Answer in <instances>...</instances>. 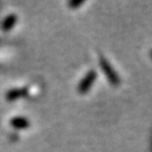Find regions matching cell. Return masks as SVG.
<instances>
[{"label":"cell","mask_w":152,"mask_h":152,"mask_svg":"<svg viewBox=\"0 0 152 152\" xmlns=\"http://www.w3.org/2000/svg\"><path fill=\"white\" fill-rule=\"evenodd\" d=\"M99 64H100V66H102V71L104 72V74H106V76H107V78L109 79L110 81H111L112 85H114V86H117V85H118V83H119L118 76L116 75L115 71H114V70L112 69L111 64H110L109 62H108V60L106 59L104 57L100 56Z\"/></svg>","instance_id":"cell-1"},{"label":"cell","mask_w":152,"mask_h":152,"mask_svg":"<svg viewBox=\"0 0 152 152\" xmlns=\"http://www.w3.org/2000/svg\"><path fill=\"white\" fill-rule=\"evenodd\" d=\"M96 79V72L95 71H90L88 72V74L83 77V79L80 81L78 87V91L80 93H86L89 89L91 88L92 83H94V80Z\"/></svg>","instance_id":"cell-2"},{"label":"cell","mask_w":152,"mask_h":152,"mask_svg":"<svg viewBox=\"0 0 152 152\" xmlns=\"http://www.w3.org/2000/svg\"><path fill=\"white\" fill-rule=\"evenodd\" d=\"M26 95V89L23 88H15L10 90L7 93V99L10 102H13V100H16L17 98H20L22 96Z\"/></svg>","instance_id":"cell-3"},{"label":"cell","mask_w":152,"mask_h":152,"mask_svg":"<svg viewBox=\"0 0 152 152\" xmlns=\"http://www.w3.org/2000/svg\"><path fill=\"white\" fill-rule=\"evenodd\" d=\"M11 125L14 127L15 129H26L30 126V121L26 118L21 116H17L11 121Z\"/></svg>","instance_id":"cell-4"},{"label":"cell","mask_w":152,"mask_h":152,"mask_svg":"<svg viewBox=\"0 0 152 152\" xmlns=\"http://www.w3.org/2000/svg\"><path fill=\"white\" fill-rule=\"evenodd\" d=\"M17 21V17L15 15H10L7 16V18L4 19V21L2 22V30L3 31H10V30H12L13 26H15Z\"/></svg>","instance_id":"cell-5"},{"label":"cell","mask_w":152,"mask_h":152,"mask_svg":"<svg viewBox=\"0 0 152 152\" xmlns=\"http://www.w3.org/2000/svg\"><path fill=\"white\" fill-rule=\"evenodd\" d=\"M83 3V1H72V2L69 3L70 7H72L73 9H75V7H79V5H81Z\"/></svg>","instance_id":"cell-6"}]
</instances>
